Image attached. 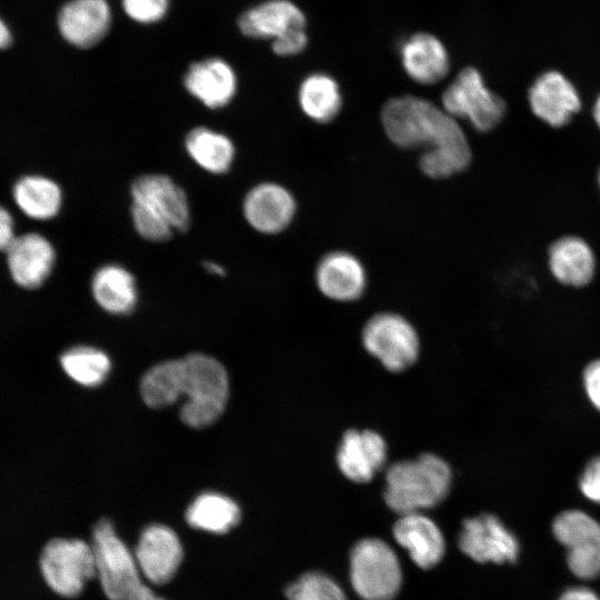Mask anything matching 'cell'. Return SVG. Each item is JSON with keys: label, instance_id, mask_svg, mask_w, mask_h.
Segmentation results:
<instances>
[{"label": "cell", "instance_id": "6da1fadb", "mask_svg": "<svg viewBox=\"0 0 600 600\" xmlns=\"http://www.w3.org/2000/svg\"><path fill=\"white\" fill-rule=\"evenodd\" d=\"M380 119L388 139L401 149L438 151L459 172L471 162V149L457 119L427 99L393 97L383 104Z\"/></svg>", "mask_w": 600, "mask_h": 600}, {"label": "cell", "instance_id": "7a4b0ae2", "mask_svg": "<svg viewBox=\"0 0 600 600\" xmlns=\"http://www.w3.org/2000/svg\"><path fill=\"white\" fill-rule=\"evenodd\" d=\"M168 394L171 404L186 397L180 409L186 424L207 427L220 417L227 404V372L218 360L201 353L169 360Z\"/></svg>", "mask_w": 600, "mask_h": 600}, {"label": "cell", "instance_id": "3957f363", "mask_svg": "<svg viewBox=\"0 0 600 600\" xmlns=\"http://www.w3.org/2000/svg\"><path fill=\"white\" fill-rule=\"evenodd\" d=\"M131 220L140 237L152 242L169 240L190 227L191 212L184 190L170 177L147 173L130 187Z\"/></svg>", "mask_w": 600, "mask_h": 600}, {"label": "cell", "instance_id": "277c9868", "mask_svg": "<svg viewBox=\"0 0 600 600\" xmlns=\"http://www.w3.org/2000/svg\"><path fill=\"white\" fill-rule=\"evenodd\" d=\"M384 479V502L402 516L441 503L450 491L452 471L443 458L427 452L392 463Z\"/></svg>", "mask_w": 600, "mask_h": 600}, {"label": "cell", "instance_id": "5b68a950", "mask_svg": "<svg viewBox=\"0 0 600 600\" xmlns=\"http://www.w3.org/2000/svg\"><path fill=\"white\" fill-rule=\"evenodd\" d=\"M91 547L96 577L109 600H127L143 582L134 557L117 534L112 522L99 520L92 531Z\"/></svg>", "mask_w": 600, "mask_h": 600}, {"label": "cell", "instance_id": "8992f818", "mask_svg": "<svg viewBox=\"0 0 600 600\" xmlns=\"http://www.w3.org/2000/svg\"><path fill=\"white\" fill-rule=\"evenodd\" d=\"M350 580L363 600H392L402 582L397 554L381 539L358 541L350 553Z\"/></svg>", "mask_w": 600, "mask_h": 600}, {"label": "cell", "instance_id": "52a82bcc", "mask_svg": "<svg viewBox=\"0 0 600 600\" xmlns=\"http://www.w3.org/2000/svg\"><path fill=\"white\" fill-rule=\"evenodd\" d=\"M364 350L388 371L409 369L420 354V338L413 324L396 312H379L363 326Z\"/></svg>", "mask_w": 600, "mask_h": 600}, {"label": "cell", "instance_id": "ba28073f", "mask_svg": "<svg viewBox=\"0 0 600 600\" xmlns=\"http://www.w3.org/2000/svg\"><path fill=\"white\" fill-rule=\"evenodd\" d=\"M442 109L454 119H466L480 132L494 129L506 113L504 100L490 90L474 67L463 68L441 97Z\"/></svg>", "mask_w": 600, "mask_h": 600}, {"label": "cell", "instance_id": "9c48e42d", "mask_svg": "<svg viewBox=\"0 0 600 600\" xmlns=\"http://www.w3.org/2000/svg\"><path fill=\"white\" fill-rule=\"evenodd\" d=\"M40 569L53 592L63 598H76L96 577L91 543L81 539H51L41 551Z\"/></svg>", "mask_w": 600, "mask_h": 600}, {"label": "cell", "instance_id": "30bf717a", "mask_svg": "<svg viewBox=\"0 0 600 600\" xmlns=\"http://www.w3.org/2000/svg\"><path fill=\"white\" fill-rule=\"evenodd\" d=\"M554 538L567 549L570 571L583 580L600 576V524L587 513L568 510L552 523Z\"/></svg>", "mask_w": 600, "mask_h": 600}, {"label": "cell", "instance_id": "8fae6325", "mask_svg": "<svg viewBox=\"0 0 600 600\" xmlns=\"http://www.w3.org/2000/svg\"><path fill=\"white\" fill-rule=\"evenodd\" d=\"M460 550L481 563H513L519 556L516 536L493 514L466 519L458 537Z\"/></svg>", "mask_w": 600, "mask_h": 600}, {"label": "cell", "instance_id": "7c38bea8", "mask_svg": "<svg viewBox=\"0 0 600 600\" xmlns=\"http://www.w3.org/2000/svg\"><path fill=\"white\" fill-rule=\"evenodd\" d=\"M133 553L141 576L156 586L168 583L183 559L178 534L161 523L150 524L142 530Z\"/></svg>", "mask_w": 600, "mask_h": 600}, {"label": "cell", "instance_id": "4fadbf2b", "mask_svg": "<svg viewBox=\"0 0 600 600\" xmlns=\"http://www.w3.org/2000/svg\"><path fill=\"white\" fill-rule=\"evenodd\" d=\"M388 444L386 439L371 429H350L340 440L336 463L350 481L367 483L386 466Z\"/></svg>", "mask_w": 600, "mask_h": 600}, {"label": "cell", "instance_id": "5bb4252c", "mask_svg": "<svg viewBox=\"0 0 600 600\" xmlns=\"http://www.w3.org/2000/svg\"><path fill=\"white\" fill-rule=\"evenodd\" d=\"M242 210L252 229L263 234H277L294 219L297 202L286 187L276 182H261L248 191Z\"/></svg>", "mask_w": 600, "mask_h": 600}, {"label": "cell", "instance_id": "9a60e30c", "mask_svg": "<svg viewBox=\"0 0 600 600\" xmlns=\"http://www.w3.org/2000/svg\"><path fill=\"white\" fill-rule=\"evenodd\" d=\"M533 114L553 128L566 126L581 108V98L573 83L561 72L546 71L528 92Z\"/></svg>", "mask_w": 600, "mask_h": 600}, {"label": "cell", "instance_id": "2e32d148", "mask_svg": "<svg viewBox=\"0 0 600 600\" xmlns=\"http://www.w3.org/2000/svg\"><path fill=\"white\" fill-rule=\"evenodd\" d=\"M319 291L338 302L358 300L367 288L366 268L358 257L343 250H333L318 261L314 272Z\"/></svg>", "mask_w": 600, "mask_h": 600}, {"label": "cell", "instance_id": "e0dca14e", "mask_svg": "<svg viewBox=\"0 0 600 600\" xmlns=\"http://www.w3.org/2000/svg\"><path fill=\"white\" fill-rule=\"evenodd\" d=\"M404 73L414 82L432 86L443 80L450 71V54L440 38L419 31L404 38L399 47Z\"/></svg>", "mask_w": 600, "mask_h": 600}, {"label": "cell", "instance_id": "ac0fdd59", "mask_svg": "<svg viewBox=\"0 0 600 600\" xmlns=\"http://www.w3.org/2000/svg\"><path fill=\"white\" fill-rule=\"evenodd\" d=\"M6 253L13 281L26 289L42 286L49 278L56 261L52 244L39 233L14 237Z\"/></svg>", "mask_w": 600, "mask_h": 600}, {"label": "cell", "instance_id": "d6986e66", "mask_svg": "<svg viewBox=\"0 0 600 600\" xmlns=\"http://www.w3.org/2000/svg\"><path fill=\"white\" fill-rule=\"evenodd\" d=\"M111 26L107 0H70L59 11L58 27L66 41L88 49L100 42Z\"/></svg>", "mask_w": 600, "mask_h": 600}, {"label": "cell", "instance_id": "ffe728a7", "mask_svg": "<svg viewBox=\"0 0 600 600\" xmlns=\"http://www.w3.org/2000/svg\"><path fill=\"white\" fill-rule=\"evenodd\" d=\"M186 90L209 109L229 104L237 93V76L221 58H207L192 63L183 77Z\"/></svg>", "mask_w": 600, "mask_h": 600}, {"label": "cell", "instance_id": "44dd1931", "mask_svg": "<svg viewBox=\"0 0 600 600\" xmlns=\"http://www.w3.org/2000/svg\"><path fill=\"white\" fill-rule=\"evenodd\" d=\"M238 27L246 37L274 41L306 29L307 17L290 0H268L244 11L238 19Z\"/></svg>", "mask_w": 600, "mask_h": 600}, {"label": "cell", "instance_id": "7402d4cb", "mask_svg": "<svg viewBox=\"0 0 600 600\" xmlns=\"http://www.w3.org/2000/svg\"><path fill=\"white\" fill-rule=\"evenodd\" d=\"M396 541L421 569H431L444 556L446 543L439 527L422 512L402 514L393 524Z\"/></svg>", "mask_w": 600, "mask_h": 600}, {"label": "cell", "instance_id": "603a6c76", "mask_svg": "<svg viewBox=\"0 0 600 600\" xmlns=\"http://www.w3.org/2000/svg\"><path fill=\"white\" fill-rule=\"evenodd\" d=\"M549 268L561 283L582 287L592 280L596 259L589 243L577 236L556 240L548 251Z\"/></svg>", "mask_w": 600, "mask_h": 600}, {"label": "cell", "instance_id": "cb8c5ba5", "mask_svg": "<svg viewBox=\"0 0 600 600\" xmlns=\"http://www.w3.org/2000/svg\"><path fill=\"white\" fill-rule=\"evenodd\" d=\"M298 103L310 120L322 124L329 123L342 109L341 88L331 74L314 71L307 74L300 82Z\"/></svg>", "mask_w": 600, "mask_h": 600}, {"label": "cell", "instance_id": "d4e9b609", "mask_svg": "<svg viewBox=\"0 0 600 600\" xmlns=\"http://www.w3.org/2000/svg\"><path fill=\"white\" fill-rule=\"evenodd\" d=\"M93 298L110 313H129L137 303V287L133 276L123 267L109 263L100 267L91 281Z\"/></svg>", "mask_w": 600, "mask_h": 600}, {"label": "cell", "instance_id": "484cf974", "mask_svg": "<svg viewBox=\"0 0 600 600\" xmlns=\"http://www.w3.org/2000/svg\"><path fill=\"white\" fill-rule=\"evenodd\" d=\"M184 148L194 163L213 174L228 172L236 157L231 139L207 127L191 129L186 136Z\"/></svg>", "mask_w": 600, "mask_h": 600}, {"label": "cell", "instance_id": "4316f807", "mask_svg": "<svg viewBox=\"0 0 600 600\" xmlns=\"http://www.w3.org/2000/svg\"><path fill=\"white\" fill-rule=\"evenodd\" d=\"M240 519L238 504L218 492L199 494L186 511V520L190 527L217 534L227 533Z\"/></svg>", "mask_w": 600, "mask_h": 600}, {"label": "cell", "instance_id": "83f0119b", "mask_svg": "<svg viewBox=\"0 0 600 600\" xmlns=\"http://www.w3.org/2000/svg\"><path fill=\"white\" fill-rule=\"evenodd\" d=\"M13 198L24 214L37 220L56 217L62 202L59 186L41 176H27L17 181Z\"/></svg>", "mask_w": 600, "mask_h": 600}, {"label": "cell", "instance_id": "f1b7e54d", "mask_svg": "<svg viewBox=\"0 0 600 600\" xmlns=\"http://www.w3.org/2000/svg\"><path fill=\"white\" fill-rule=\"evenodd\" d=\"M60 364L69 378L84 387L101 384L111 368L110 359L103 351L87 346L64 351Z\"/></svg>", "mask_w": 600, "mask_h": 600}, {"label": "cell", "instance_id": "f546056e", "mask_svg": "<svg viewBox=\"0 0 600 600\" xmlns=\"http://www.w3.org/2000/svg\"><path fill=\"white\" fill-rule=\"evenodd\" d=\"M286 594L288 600H348L343 590L322 572H307L290 584Z\"/></svg>", "mask_w": 600, "mask_h": 600}, {"label": "cell", "instance_id": "4dcf8cb0", "mask_svg": "<svg viewBox=\"0 0 600 600\" xmlns=\"http://www.w3.org/2000/svg\"><path fill=\"white\" fill-rule=\"evenodd\" d=\"M122 7L132 20L153 23L166 16L169 0H122Z\"/></svg>", "mask_w": 600, "mask_h": 600}, {"label": "cell", "instance_id": "1f68e13d", "mask_svg": "<svg viewBox=\"0 0 600 600\" xmlns=\"http://www.w3.org/2000/svg\"><path fill=\"white\" fill-rule=\"evenodd\" d=\"M309 38L306 29L292 31L272 41V51L280 57H292L301 53L308 46Z\"/></svg>", "mask_w": 600, "mask_h": 600}, {"label": "cell", "instance_id": "d6a6232c", "mask_svg": "<svg viewBox=\"0 0 600 600\" xmlns=\"http://www.w3.org/2000/svg\"><path fill=\"white\" fill-rule=\"evenodd\" d=\"M579 487L584 497L600 503V457H596L587 464Z\"/></svg>", "mask_w": 600, "mask_h": 600}, {"label": "cell", "instance_id": "836d02e7", "mask_svg": "<svg viewBox=\"0 0 600 600\" xmlns=\"http://www.w3.org/2000/svg\"><path fill=\"white\" fill-rule=\"evenodd\" d=\"M583 383L590 401L600 410V359L587 366Z\"/></svg>", "mask_w": 600, "mask_h": 600}, {"label": "cell", "instance_id": "e575fe53", "mask_svg": "<svg viewBox=\"0 0 600 600\" xmlns=\"http://www.w3.org/2000/svg\"><path fill=\"white\" fill-rule=\"evenodd\" d=\"M14 237L13 219L10 212L0 206V251H6Z\"/></svg>", "mask_w": 600, "mask_h": 600}, {"label": "cell", "instance_id": "d590c367", "mask_svg": "<svg viewBox=\"0 0 600 600\" xmlns=\"http://www.w3.org/2000/svg\"><path fill=\"white\" fill-rule=\"evenodd\" d=\"M559 600H600L598 594L586 587H572L567 589Z\"/></svg>", "mask_w": 600, "mask_h": 600}, {"label": "cell", "instance_id": "8d00e7d4", "mask_svg": "<svg viewBox=\"0 0 600 600\" xmlns=\"http://www.w3.org/2000/svg\"><path fill=\"white\" fill-rule=\"evenodd\" d=\"M127 600H166L164 598L156 594L151 588L142 583Z\"/></svg>", "mask_w": 600, "mask_h": 600}, {"label": "cell", "instance_id": "74e56055", "mask_svg": "<svg viewBox=\"0 0 600 600\" xmlns=\"http://www.w3.org/2000/svg\"><path fill=\"white\" fill-rule=\"evenodd\" d=\"M12 37L6 23L0 19V49H6L11 44Z\"/></svg>", "mask_w": 600, "mask_h": 600}, {"label": "cell", "instance_id": "f35d334b", "mask_svg": "<svg viewBox=\"0 0 600 600\" xmlns=\"http://www.w3.org/2000/svg\"><path fill=\"white\" fill-rule=\"evenodd\" d=\"M204 268H206V270L208 272L217 274V276H224L226 274L224 269L220 264H218V263H216L213 261L204 262Z\"/></svg>", "mask_w": 600, "mask_h": 600}, {"label": "cell", "instance_id": "ab89813d", "mask_svg": "<svg viewBox=\"0 0 600 600\" xmlns=\"http://www.w3.org/2000/svg\"><path fill=\"white\" fill-rule=\"evenodd\" d=\"M592 113H593V119L600 129V93L598 98L596 99Z\"/></svg>", "mask_w": 600, "mask_h": 600}, {"label": "cell", "instance_id": "60d3db41", "mask_svg": "<svg viewBox=\"0 0 600 600\" xmlns=\"http://www.w3.org/2000/svg\"><path fill=\"white\" fill-rule=\"evenodd\" d=\"M598 184H599V188H600V170H599V173H598Z\"/></svg>", "mask_w": 600, "mask_h": 600}]
</instances>
